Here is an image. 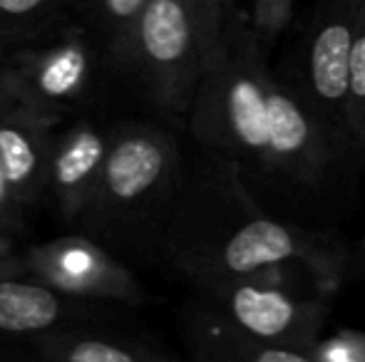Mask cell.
<instances>
[{
    "label": "cell",
    "instance_id": "6da1fadb",
    "mask_svg": "<svg viewBox=\"0 0 365 362\" xmlns=\"http://www.w3.org/2000/svg\"><path fill=\"white\" fill-rule=\"evenodd\" d=\"M204 151L286 191H321L356 151L336 134L286 78L271 70L244 10L224 53L204 70L187 117Z\"/></svg>",
    "mask_w": 365,
    "mask_h": 362
},
{
    "label": "cell",
    "instance_id": "7a4b0ae2",
    "mask_svg": "<svg viewBox=\"0 0 365 362\" xmlns=\"http://www.w3.org/2000/svg\"><path fill=\"white\" fill-rule=\"evenodd\" d=\"M154 248L187 280L301 261L341 288L351 266L348 246L336 231L274 218L254 198L244 171L212 151L187 169Z\"/></svg>",
    "mask_w": 365,
    "mask_h": 362
},
{
    "label": "cell",
    "instance_id": "3957f363",
    "mask_svg": "<svg viewBox=\"0 0 365 362\" xmlns=\"http://www.w3.org/2000/svg\"><path fill=\"white\" fill-rule=\"evenodd\" d=\"M189 164L167 129L147 122L115 124L100 183L82 213V233L107 248L152 246Z\"/></svg>",
    "mask_w": 365,
    "mask_h": 362
},
{
    "label": "cell",
    "instance_id": "277c9868",
    "mask_svg": "<svg viewBox=\"0 0 365 362\" xmlns=\"http://www.w3.org/2000/svg\"><path fill=\"white\" fill-rule=\"evenodd\" d=\"M192 290L266 343L303 350L313 348L331 318V295L338 290L323 273L301 261L276 263L246 275L189 280Z\"/></svg>",
    "mask_w": 365,
    "mask_h": 362
},
{
    "label": "cell",
    "instance_id": "5b68a950",
    "mask_svg": "<svg viewBox=\"0 0 365 362\" xmlns=\"http://www.w3.org/2000/svg\"><path fill=\"white\" fill-rule=\"evenodd\" d=\"M115 65L137 80L154 110L187 122L204 78L202 43L187 0H149Z\"/></svg>",
    "mask_w": 365,
    "mask_h": 362
},
{
    "label": "cell",
    "instance_id": "8992f818",
    "mask_svg": "<svg viewBox=\"0 0 365 362\" xmlns=\"http://www.w3.org/2000/svg\"><path fill=\"white\" fill-rule=\"evenodd\" d=\"M105 53L100 35L73 10L3 65L0 90L43 115L65 119L92 95Z\"/></svg>",
    "mask_w": 365,
    "mask_h": 362
},
{
    "label": "cell",
    "instance_id": "52a82bcc",
    "mask_svg": "<svg viewBox=\"0 0 365 362\" xmlns=\"http://www.w3.org/2000/svg\"><path fill=\"white\" fill-rule=\"evenodd\" d=\"M0 273L33 275L68 295L95 303L142 305L147 290L112 248L82 231L0 256Z\"/></svg>",
    "mask_w": 365,
    "mask_h": 362
},
{
    "label": "cell",
    "instance_id": "ba28073f",
    "mask_svg": "<svg viewBox=\"0 0 365 362\" xmlns=\"http://www.w3.org/2000/svg\"><path fill=\"white\" fill-rule=\"evenodd\" d=\"M363 3L365 0H316L301 35L296 70L286 78L318 117L351 147L356 144L346 127L348 60Z\"/></svg>",
    "mask_w": 365,
    "mask_h": 362
},
{
    "label": "cell",
    "instance_id": "9c48e42d",
    "mask_svg": "<svg viewBox=\"0 0 365 362\" xmlns=\"http://www.w3.org/2000/svg\"><path fill=\"white\" fill-rule=\"evenodd\" d=\"M63 119L0 90V169L25 213L48 196V164Z\"/></svg>",
    "mask_w": 365,
    "mask_h": 362
},
{
    "label": "cell",
    "instance_id": "30bf717a",
    "mask_svg": "<svg viewBox=\"0 0 365 362\" xmlns=\"http://www.w3.org/2000/svg\"><path fill=\"white\" fill-rule=\"evenodd\" d=\"M115 124L77 119L60 124L48 164V196L65 223H80L105 169Z\"/></svg>",
    "mask_w": 365,
    "mask_h": 362
},
{
    "label": "cell",
    "instance_id": "8fae6325",
    "mask_svg": "<svg viewBox=\"0 0 365 362\" xmlns=\"http://www.w3.org/2000/svg\"><path fill=\"white\" fill-rule=\"evenodd\" d=\"M110 303L68 295L33 275L0 273V338L33 340L63 325L110 315Z\"/></svg>",
    "mask_w": 365,
    "mask_h": 362
},
{
    "label": "cell",
    "instance_id": "7c38bea8",
    "mask_svg": "<svg viewBox=\"0 0 365 362\" xmlns=\"http://www.w3.org/2000/svg\"><path fill=\"white\" fill-rule=\"evenodd\" d=\"M28 343L35 358L48 362H162L174 358L149 335L110 323V315L63 325Z\"/></svg>",
    "mask_w": 365,
    "mask_h": 362
},
{
    "label": "cell",
    "instance_id": "4fadbf2b",
    "mask_svg": "<svg viewBox=\"0 0 365 362\" xmlns=\"http://www.w3.org/2000/svg\"><path fill=\"white\" fill-rule=\"evenodd\" d=\"M179 328L192 358L202 362H313L303 350L254 338L197 293L179 313Z\"/></svg>",
    "mask_w": 365,
    "mask_h": 362
},
{
    "label": "cell",
    "instance_id": "5bb4252c",
    "mask_svg": "<svg viewBox=\"0 0 365 362\" xmlns=\"http://www.w3.org/2000/svg\"><path fill=\"white\" fill-rule=\"evenodd\" d=\"M77 10V0H0V70L23 45Z\"/></svg>",
    "mask_w": 365,
    "mask_h": 362
},
{
    "label": "cell",
    "instance_id": "9a60e30c",
    "mask_svg": "<svg viewBox=\"0 0 365 362\" xmlns=\"http://www.w3.org/2000/svg\"><path fill=\"white\" fill-rule=\"evenodd\" d=\"M147 3L149 0H77V10L100 35L107 55L115 63Z\"/></svg>",
    "mask_w": 365,
    "mask_h": 362
},
{
    "label": "cell",
    "instance_id": "2e32d148",
    "mask_svg": "<svg viewBox=\"0 0 365 362\" xmlns=\"http://www.w3.org/2000/svg\"><path fill=\"white\" fill-rule=\"evenodd\" d=\"M187 3L192 10L194 25H197L204 53V70H207L224 53V45L241 8L236 5V0H187Z\"/></svg>",
    "mask_w": 365,
    "mask_h": 362
},
{
    "label": "cell",
    "instance_id": "e0dca14e",
    "mask_svg": "<svg viewBox=\"0 0 365 362\" xmlns=\"http://www.w3.org/2000/svg\"><path fill=\"white\" fill-rule=\"evenodd\" d=\"M346 127L353 144L365 149V3L358 18L348 60V92H346Z\"/></svg>",
    "mask_w": 365,
    "mask_h": 362
},
{
    "label": "cell",
    "instance_id": "ac0fdd59",
    "mask_svg": "<svg viewBox=\"0 0 365 362\" xmlns=\"http://www.w3.org/2000/svg\"><path fill=\"white\" fill-rule=\"evenodd\" d=\"M293 20V0H254L251 25L266 48H274L279 35L289 30Z\"/></svg>",
    "mask_w": 365,
    "mask_h": 362
},
{
    "label": "cell",
    "instance_id": "d6986e66",
    "mask_svg": "<svg viewBox=\"0 0 365 362\" xmlns=\"http://www.w3.org/2000/svg\"><path fill=\"white\" fill-rule=\"evenodd\" d=\"M316 362H365V335L341 330L333 338H321L313 348Z\"/></svg>",
    "mask_w": 365,
    "mask_h": 362
},
{
    "label": "cell",
    "instance_id": "ffe728a7",
    "mask_svg": "<svg viewBox=\"0 0 365 362\" xmlns=\"http://www.w3.org/2000/svg\"><path fill=\"white\" fill-rule=\"evenodd\" d=\"M25 218H28V213L15 201L13 191H10L8 181H5L3 169H0V256L13 251L15 238L25 228Z\"/></svg>",
    "mask_w": 365,
    "mask_h": 362
},
{
    "label": "cell",
    "instance_id": "44dd1931",
    "mask_svg": "<svg viewBox=\"0 0 365 362\" xmlns=\"http://www.w3.org/2000/svg\"><path fill=\"white\" fill-rule=\"evenodd\" d=\"M361 258H363V263H365V238L361 241Z\"/></svg>",
    "mask_w": 365,
    "mask_h": 362
},
{
    "label": "cell",
    "instance_id": "7402d4cb",
    "mask_svg": "<svg viewBox=\"0 0 365 362\" xmlns=\"http://www.w3.org/2000/svg\"><path fill=\"white\" fill-rule=\"evenodd\" d=\"M0 358H8V353H5V350H0Z\"/></svg>",
    "mask_w": 365,
    "mask_h": 362
}]
</instances>
